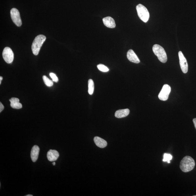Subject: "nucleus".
I'll return each mask as SVG.
<instances>
[{
  "label": "nucleus",
  "instance_id": "obj_1",
  "mask_svg": "<svg viewBox=\"0 0 196 196\" xmlns=\"http://www.w3.org/2000/svg\"><path fill=\"white\" fill-rule=\"evenodd\" d=\"M195 166V162L192 158L186 156L181 160L180 168L181 170L184 173H187L192 170Z\"/></svg>",
  "mask_w": 196,
  "mask_h": 196
},
{
  "label": "nucleus",
  "instance_id": "obj_2",
  "mask_svg": "<svg viewBox=\"0 0 196 196\" xmlns=\"http://www.w3.org/2000/svg\"><path fill=\"white\" fill-rule=\"evenodd\" d=\"M46 39V37L43 35H39L35 37L31 47L32 53L34 55H38L41 48Z\"/></svg>",
  "mask_w": 196,
  "mask_h": 196
},
{
  "label": "nucleus",
  "instance_id": "obj_3",
  "mask_svg": "<svg viewBox=\"0 0 196 196\" xmlns=\"http://www.w3.org/2000/svg\"><path fill=\"white\" fill-rule=\"evenodd\" d=\"M153 50L158 60L162 63H165L167 61L168 58L164 49L161 46L155 45L153 47Z\"/></svg>",
  "mask_w": 196,
  "mask_h": 196
},
{
  "label": "nucleus",
  "instance_id": "obj_4",
  "mask_svg": "<svg viewBox=\"0 0 196 196\" xmlns=\"http://www.w3.org/2000/svg\"><path fill=\"white\" fill-rule=\"evenodd\" d=\"M136 10L139 18L143 22H147L149 20L150 14L147 8L139 4L136 6Z\"/></svg>",
  "mask_w": 196,
  "mask_h": 196
},
{
  "label": "nucleus",
  "instance_id": "obj_5",
  "mask_svg": "<svg viewBox=\"0 0 196 196\" xmlns=\"http://www.w3.org/2000/svg\"><path fill=\"white\" fill-rule=\"evenodd\" d=\"M3 59L7 63H11L14 59V54L12 49L9 47L4 49L2 53Z\"/></svg>",
  "mask_w": 196,
  "mask_h": 196
},
{
  "label": "nucleus",
  "instance_id": "obj_6",
  "mask_svg": "<svg viewBox=\"0 0 196 196\" xmlns=\"http://www.w3.org/2000/svg\"><path fill=\"white\" fill-rule=\"evenodd\" d=\"M10 14L12 21L18 27L21 26L22 22L18 10L16 8H13L10 11Z\"/></svg>",
  "mask_w": 196,
  "mask_h": 196
},
{
  "label": "nucleus",
  "instance_id": "obj_7",
  "mask_svg": "<svg viewBox=\"0 0 196 196\" xmlns=\"http://www.w3.org/2000/svg\"><path fill=\"white\" fill-rule=\"evenodd\" d=\"M171 91V88L169 85L168 84L164 85L158 95V98L160 100L166 101L168 99Z\"/></svg>",
  "mask_w": 196,
  "mask_h": 196
},
{
  "label": "nucleus",
  "instance_id": "obj_8",
  "mask_svg": "<svg viewBox=\"0 0 196 196\" xmlns=\"http://www.w3.org/2000/svg\"><path fill=\"white\" fill-rule=\"evenodd\" d=\"M178 56L179 59V63L182 71L184 74H186L188 70V64L186 59L185 57L182 52H179Z\"/></svg>",
  "mask_w": 196,
  "mask_h": 196
},
{
  "label": "nucleus",
  "instance_id": "obj_9",
  "mask_svg": "<svg viewBox=\"0 0 196 196\" xmlns=\"http://www.w3.org/2000/svg\"><path fill=\"white\" fill-rule=\"evenodd\" d=\"M127 57L128 59L131 62L134 63L138 64L140 62V60L132 49H130L127 54Z\"/></svg>",
  "mask_w": 196,
  "mask_h": 196
},
{
  "label": "nucleus",
  "instance_id": "obj_10",
  "mask_svg": "<svg viewBox=\"0 0 196 196\" xmlns=\"http://www.w3.org/2000/svg\"><path fill=\"white\" fill-rule=\"evenodd\" d=\"M59 156V153L54 150H50L47 154V158L49 161L53 162L58 159Z\"/></svg>",
  "mask_w": 196,
  "mask_h": 196
},
{
  "label": "nucleus",
  "instance_id": "obj_11",
  "mask_svg": "<svg viewBox=\"0 0 196 196\" xmlns=\"http://www.w3.org/2000/svg\"><path fill=\"white\" fill-rule=\"evenodd\" d=\"M40 148L38 146L35 145L31 149V157L33 162H35L38 159Z\"/></svg>",
  "mask_w": 196,
  "mask_h": 196
},
{
  "label": "nucleus",
  "instance_id": "obj_12",
  "mask_svg": "<svg viewBox=\"0 0 196 196\" xmlns=\"http://www.w3.org/2000/svg\"><path fill=\"white\" fill-rule=\"evenodd\" d=\"M103 22L104 24L107 28H115L116 26L115 21L110 16L104 18Z\"/></svg>",
  "mask_w": 196,
  "mask_h": 196
},
{
  "label": "nucleus",
  "instance_id": "obj_13",
  "mask_svg": "<svg viewBox=\"0 0 196 196\" xmlns=\"http://www.w3.org/2000/svg\"><path fill=\"white\" fill-rule=\"evenodd\" d=\"M10 106L14 109H20L22 108V104L19 103V100L17 98L12 97L10 100Z\"/></svg>",
  "mask_w": 196,
  "mask_h": 196
},
{
  "label": "nucleus",
  "instance_id": "obj_14",
  "mask_svg": "<svg viewBox=\"0 0 196 196\" xmlns=\"http://www.w3.org/2000/svg\"><path fill=\"white\" fill-rule=\"evenodd\" d=\"M94 141L96 144V145L101 148H104L107 147V142L104 140V139L101 138L100 137H95L94 138Z\"/></svg>",
  "mask_w": 196,
  "mask_h": 196
},
{
  "label": "nucleus",
  "instance_id": "obj_15",
  "mask_svg": "<svg viewBox=\"0 0 196 196\" xmlns=\"http://www.w3.org/2000/svg\"><path fill=\"white\" fill-rule=\"evenodd\" d=\"M130 113V110L128 109L119 110L116 111L115 113L116 117L122 118L128 116Z\"/></svg>",
  "mask_w": 196,
  "mask_h": 196
},
{
  "label": "nucleus",
  "instance_id": "obj_16",
  "mask_svg": "<svg viewBox=\"0 0 196 196\" xmlns=\"http://www.w3.org/2000/svg\"><path fill=\"white\" fill-rule=\"evenodd\" d=\"M88 93L89 95H92L94 91V83L92 79H89L88 81Z\"/></svg>",
  "mask_w": 196,
  "mask_h": 196
},
{
  "label": "nucleus",
  "instance_id": "obj_17",
  "mask_svg": "<svg viewBox=\"0 0 196 196\" xmlns=\"http://www.w3.org/2000/svg\"><path fill=\"white\" fill-rule=\"evenodd\" d=\"M43 80L45 84L49 87H51L53 86V81H52L46 76H43Z\"/></svg>",
  "mask_w": 196,
  "mask_h": 196
},
{
  "label": "nucleus",
  "instance_id": "obj_18",
  "mask_svg": "<svg viewBox=\"0 0 196 196\" xmlns=\"http://www.w3.org/2000/svg\"><path fill=\"white\" fill-rule=\"evenodd\" d=\"M97 68L103 72H107L109 71L108 68L103 64H100L97 66Z\"/></svg>",
  "mask_w": 196,
  "mask_h": 196
},
{
  "label": "nucleus",
  "instance_id": "obj_19",
  "mask_svg": "<svg viewBox=\"0 0 196 196\" xmlns=\"http://www.w3.org/2000/svg\"><path fill=\"white\" fill-rule=\"evenodd\" d=\"M172 159V156L170 154L165 153L164 154V159L163 161L164 162H167L168 163H170V161Z\"/></svg>",
  "mask_w": 196,
  "mask_h": 196
},
{
  "label": "nucleus",
  "instance_id": "obj_20",
  "mask_svg": "<svg viewBox=\"0 0 196 196\" xmlns=\"http://www.w3.org/2000/svg\"><path fill=\"white\" fill-rule=\"evenodd\" d=\"M49 75L52 79H53V81H54V82L56 83L58 82L59 79H58L57 76H56V75L55 74H54L53 73H50Z\"/></svg>",
  "mask_w": 196,
  "mask_h": 196
},
{
  "label": "nucleus",
  "instance_id": "obj_21",
  "mask_svg": "<svg viewBox=\"0 0 196 196\" xmlns=\"http://www.w3.org/2000/svg\"><path fill=\"white\" fill-rule=\"evenodd\" d=\"M4 109V106L1 102L0 103V112H1Z\"/></svg>",
  "mask_w": 196,
  "mask_h": 196
},
{
  "label": "nucleus",
  "instance_id": "obj_22",
  "mask_svg": "<svg viewBox=\"0 0 196 196\" xmlns=\"http://www.w3.org/2000/svg\"><path fill=\"white\" fill-rule=\"evenodd\" d=\"M193 122L195 128L196 129V118L194 119L193 120Z\"/></svg>",
  "mask_w": 196,
  "mask_h": 196
},
{
  "label": "nucleus",
  "instance_id": "obj_23",
  "mask_svg": "<svg viewBox=\"0 0 196 196\" xmlns=\"http://www.w3.org/2000/svg\"><path fill=\"white\" fill-rule=\"evenodd\" d=\"M3 80L2 77L1 76L0 77V84H1V81L2 80Z\"/></svg>",
  "mask_w": 196,
  "mask_h": 196
},
{
  "label": "nucleus",
  "instance_id": "obj_24",
  "mask_svg": "<svg viewBox=\"0 0 196 196\" xmlns=\"http://www.w3.org/2000/svg\"><path fill=\"white\" fill-rule=\"evenodd\" d=\"M26 196H33V195H30V194H28V195H26Z\"/></svg>",
  "mask_w": 196,
  "mask_h": 196
},
{
  "label": "nucleus",
  "instance_id": "obj_25",
  "mask_svg": "<svg viewBox=\"0 0 196 196\" xmlns=\"http://www.w3.org/2000/svg\"><path fill=\"white\" fill-rule=\"evenodd\" d=\"M53 166H55V162H53Z\"/></svg>",
  "mask_w": 196,
  "mask_h": 196
},
{
  "label": "nucleus",
  "instance_id": "obj_26",
  "mask_svg": "<svg viewBox=\"0 0 196 196\" xmlns=\"http://www.w3.org/2000/svg\"><path fill=\"white\" fill-rule=\"evenodd\" d=\"M194 196H196V195H194Z\"/></svg>",
  "mask_w": 196,
  "mask_h": 196
}]
</instances>
